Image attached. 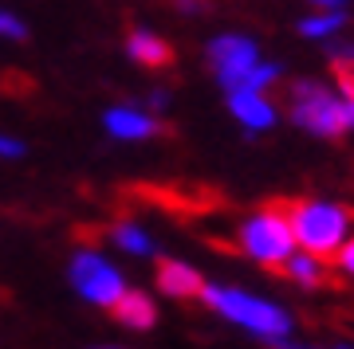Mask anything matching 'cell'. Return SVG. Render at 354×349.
Instances as JSON below:
<instances>
[{
  "label": "cell",
  "mask_w": 354,
  "mask_h": 349,
  "mask_svg": "<svg viewBox=\"0 0 354 349\" xmlns=\"http://www.w3.org/2000/svg\"><path fill=\"white\" fill-rule=\"evenodd\" d=\"M106 239H111L122 255H134V259H146V255H153V251H158V243H153V236H150V228L138 224V220H118V224L106 232Z\"/></svg>",
  "instance_id": "obj_12"
},
{
  "label": "cell",
  "mask_w": 354,
  "mask_h": 349,
  "mask_svg": "<svg viewBox=\"0 0 354 349\" xmlns=\"http://www.w3.org/2000/svg\"><path fill=\"white\" fill-rule=\"evenodd\" d=\"M279 271L288 275L295 287H307V290H315L327 283V275H330V263L327 259H319V255H311V251H295Z\"/></svg>",
  "instance_id": "obj_13"
},
{
  "label": "cell",
  "mask_w": 354,
  "mask_h": 349,
  "mask_svg": "<svg viewBox=\"0 0 354 349\" xmlns=\"http://www.w3.org/2000/svg\"><path fill=\"white\" fill-rule=\"evenodd\" d=\"M28 157V141L16 134H0V161H20Z\"/></svg>",
  "instance_id": "obj_18"
},
{
  "label": "cell",
  "mask_w": 354,
  "mask_h": 349,
  "mask_svg": "<svg viewBox=\"0 0 354 349\" xmlns=\"http://www.w3.org/2000/svg\"><path fill=\"white\" fill-rule=\"evenodd\" d=\"M304 4H311L315 12H330V8H346L351 0H304Z\"/></svg>",
  "instance_id": "obj_22"
},
{
  "label": "cell",
  "mask_w": 354,
  "mask_h": 349,
  "mask_svg": "<svg viewBox=\"0 0 354 349\" xmlns=\"http://www.w3.org/2000/svg\"><path fill=\"white\" fill-rule=\"evenodd\" d=\"M351 24V16L346 8H330V12H311L299 20V36L311 39V43H330V39H339Z\"/></svg>",
  "instance_id": "obj_14"
},
{
  "label": "cell",
  "mask_w": 354,
  "mask_h": 349,
  "mask_svg": "<svg viewBox=\"0 0 354 349\" xmlns=\"http://www.w3.org/2000/svg\"><path fill=\"white\" fill-rule=\"evenodd\" d=\"M291 220V232H295V248L311 251L319 259L335 263L339 248L354 236V212L339 200H323V197H304L283 204Z\"/></svg>",
  "instance_id": "obj_3"
},
{
  "label": "cell",
  "mask_w": 354,
  "mask_h": 349,
  "mask_svg": "<svg viewBox=\"0 0 354 349\" xmlns=\"http://www.w3.org/2000/svg\"><path fill=\"white\" fill-rule=\"evenodd\" d=\"M153 283L162 290L165 299H177V302H189V299H201L205 290V275L185 259H158V271H153Z\"/></svg>",
  "instance_id": "obj_9"
},
{
  "label": "cell",
  "mask_w": 354,
  "mask_h": 349,
  "mask_svg": "<svg viewBox=\"0 0 354 349\" xmlns=\"http://www.w3.org/2000/svg\"><path fill=\"white\" fill-rule=\"evenodd\" d=\"M236 248H241L244 259H252L256 267H272L279 271L283 263L295 255V232H291L288 208L279 204H268V208H256L236 224Z\"/></svg>",
  "instance_id": "obj_4"
},
{
  "label": "cell",
  "mask_w": 354,
  "mask_h": 349,
  "mask_svg": "<svg viewBox=\"0 0 354 349\" xmlns=\"http://www.w3.org/2000/svg\"><path fill=\"white\" fill-rule=\"evenodd\" d=\"M91 349H118V346H91Z\"/></svg>",
  "instance_id": "obj_24"
},
{
  "label": "cell",
  "mask_w": 354,
  "mask_h": 349,
  "mask_svg": "<svg viewBox=\"0 0 354 349\" xmlns=\"http://www.w3.org/2000/svg\"><path fill=\"white\" fill-rule=\"evenodd\" d=\"M111 314L118 318V326L138 330V334H146V330H153V326H158V302H153L146 290H134V287H130L122 299L114 302Z\"/></svg>",
  "instance_id": "obj_11"
},
{
  "label": "cell",
  "mask_w": 354,
  "mask_h": 349,
  "mask_svg": "<svg viewBox=\"0 0 354 349\" xmlns=\"http://www.w3.org/2000/svg\"><path fill=\"white\" fill-rule=\"evenodd\" d=\"M330 349H354V346H346V341H339V346H330Z\"/></svg>",
  "instance_id": "obj_23"
},
{
  "label": "cell",
  "mask_w": 354,
  "mask_h": 349,
  "mask_svg": "<svg viewBox=\"0 0 354 349\" xmlns=\"http://www.w3.org/2000/svg\"><path fill=\"white\" fill-rule=\"evenodd\" d=\"M169 102H174V94L165 87H153L150 94H146V110H153V114H165L169 110Z\"/></svg>",
  "instance_id": "obj_20"
},
{
  "label": "cell",
  "mask_w": 354,
  "mask_h": 349,
  "mask_svg": "<svg viewBox=\"0 0 354 349\" xmlns=\"http://www.w3.org/2000/svg\"><path fill=\"white\" fill-rule=\"evenodd\" d=\"M102 134L111 141H127V146H138V141H150V137L162 134V118L138 102H114L102 110Z\"/></svg>",
  "instance_id": "obj_8"
},
{
  "label": "cell",
  "mask_w": 354,
  "mask_h": 349,
  "mask_svg": "<svg viewBox=\"0 0 354 349\" xmlns=\"http://www.w3.org/2000/svg\"><path fill=\"white\" fill-rule=\"evenodd\" d=\"M264 59L260 55V39L248 32H216L205 43V67L213 71V79L221 83V90L241 87L252 75V67Z\"/></svg>",
  "instance_id": "obj_6"
},
{
  "label": "cell",
  "mask_w": 354,
  "mask_h": 349,
  "mask_svg": "<svg viewBox=\"0 0 354 349\" xmlns=\"http://www.w3.org/2000/svg\"><path fill=\"white\" fill-rule=\"evenodd\" d=\"M291 126H299L304 134L319 137V141H339L351 134V110H346V94L335 83L323 79H291L288 83V102H283Z\"/></svg>",
  "instance_id": "obj_2"
},
{
  "label": "cell",
  "mask_w": 354,
  "mask_h": 349,
  "mask_svg": "<svg viewBox=\"0 0 354 349\" xmlns=\"http://www.w3.org/2000/svg\"><path fill=\"white\" fill-rule=\"evenodd\" d=\"M201 302L216 318H225L228 326H236L244 334H252L256 341H264L268 349L291 341L295 334V318H291L288 306L256 295V290H244L236 283H209L205 279V290H201Z\"/></svg>",
  "instance_id": "obj_1"
},
{
  "label": "cell",
  "mask_w": 354,
  "mask_h": 349,
  "mask_svg": "<svg viewBox=\"0 0 354 349\" xmlns=\"http://www.w3.org/2000/svg\"><path fill=\"white\" fill-rule=\"evenodd\" d=\"M177 16H201L209 12V0H174Z\"/></svg>",
  "instance_id": "obj_21"
},
{
  "label": "cell",
  "mask_w": 354,
  "mask_h": 349,
  "mask_svg": "<svg viewBox=\"0 0 354 349\" xmlns=\"http://www.w3.org/2000/svg\"><path fill=\"white\" fill-rule=\"evenodd\" d=\"M225 106H228V114H232V122L252 137L276 130V122H279V106H276V99H272V90H252V87L225 90Z\"/></svg>",
  "instance_id": "obj_7"
},
{
  "label": "cell",
  "mask_w": 354,
  "mask_h": 349,
  "mask_svg": "<svg viewBox=\"0 0 354 349\" xmlns=\"http://www.w3.org/2000/svg\"><path fill=\"white\" fill-rule=\"evenodd\" d=\"M67 283L87 306L99 310H114V302L130 290L122 267H114V259H106L99 248H75L67 259Z\"/></svg>",
  "instance_id": "obj_5"
},
{
  "label": "cell",
  "mask_w": 354,
  "mask_h": 349,
  "mask_svg": "<svg viewBox=\"0 0 354 349\" xmlns=\"http://www.w3.org/2000/svg\"><path fill=\"white\" fill-rule=\"evenodd\" d=\"M0 39L4 43H24L28 39V20L12 8H4V4H0Z\"/></svg>",
  "instance_id": "obj_17"
},
{
  "label": "cell",
  "mask_w": 354,
  "mask_h": 349,
  "mask_svg": "<svg viewBox=\"0 0 354 349\" xmlns=\"http://www.w3.org/2000/svg\"><path fill=\"white\" fill-rule=\"evenodd\" d=\"M335 267H339V271L346 275V279H354V236L339 248V255H335Z\"/></svg>",
  "instance_id": "obj_19"
},
{
  "label": "cell",
  "mask_w": 354,
  "mask_h": 349,
  "mask_svg": "<svg viewBox=\"0 0 354 349\" xmlns=\"http://www.w3.org/2000/svg\"><path fill=\"white\" fill-rule=\"evenodd\" d=\"M279 79H283V63H279V59H260V63L252 67V75L244 79L241 87H252V90H272V87L279 83ZM232 90H236V87H232Z\"/></svg>",
  "instance_id": "obj_15"
},
{
  "label": "cell",
  "mask_w": 354,
  "mask_h": 349,
  "mask_svg": "<svg viewBox=\"0 0 354 349\" xmlns=\"http://www.w3.org/2000/svg\"><path fill=\"white\" fill-rule=\"evenodd\" d=\"M122 48H127V59L146 67V71H165L169 63H174V48H169V39L162 32H153V28L138 24L130 28L127 39H122Z\"/></svg>",
  "instance_id": "obj_10"
},
{
  "label": "cell",
  "mask_w": 354,
  "mask_h": 349,
  "mask_svg": "<svg viewBox=\"0 0 354 349\" xmlns=\"http://www.w3.org/2000/svg\"><path fill=\"white\" fill-rule=\"evenodd\" d=\"M327 48V59L335 63V71H339V79H351L354 83V39H330V43H323Z\"/></svg>",
  "instance_id": "obj_16"
}]
</instances>
